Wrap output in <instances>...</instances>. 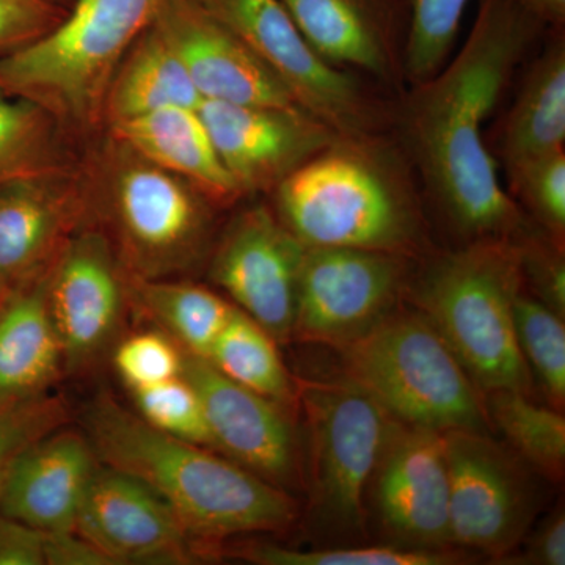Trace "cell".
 Listing matches in <instances>:
<instances>
[{
  "instance_id": "1",
  "label": "cell",
  "mask_w": 565,
  "mask_h": 565,
  "mask_svg": "<svg viewBox=\"0 0 565 565\" xmlns=\"http://www.w3.org/2000/svg\"><path fill=\"white\" fill-rule=\"evenodd\" d=\"M544 28L516 0H479L459 54L415 84L405 106V137L424 180L449 221L473 241L509 237L522 223L487 148L484 125Z\"/></svg>"
},
{
  "instance_id": "2",
  "label": "cell",
  "mask_w": 565,
  "mask_h": 565,
  "mask_svg": "<svg viewBox=\"0 0 565 565\" xmlns=\"http://www.w3.org/2000/svg\"><path fill=\"white\" fill-rule=\"evenodd\" d=\"M82 426L99 462L150 487L214 557L225 539L296 523L299 508L285 489L214 449L161 433L109 392L93 397Z\"/></svg>"
},
{
  "instance_id": "3",
  "label": "cell",
  "mask_w": 565,
  "mask_h": 565,
  "mask_svg": "<svg viewBox=\"0 0 565 565\" xmlns=\"http://www.w3.org/2000/svg\"><path fill=\"white\" fill-rule=\"evenodd\" d=\"M277 215L307 248H363L408 255L422 217L396 163L340 137L275 185Z\"/></svg>"
},
{
  "instance_id": "4",
  "label": "cell",
  "mask_w": 565,
  "mask_h": 565,
  "mask_svg": "<svg viewBox=\"0 0 565 565\" xmlns=\"http://www.w3.org/2000/svg\"><path fill=\"white\" fill-rule=\"evenodd\" d=\"M522 286L520 247L509 237L473 241L441 256L416 286L419 313L481 393L530 394L533 377L516 343L512 311Z\"/></svg>"
},
{
  "instance_id": "5",
  "label": "cell",
  "mask_w": 565,
  "mask_h": 565,
  "mask_svg": "<svg viewBox=\"0 0 565 565\" xmlns=\"http://www.w3.org/2000/svg\"><path fill=\"white\" fill-rule=\"evenodd\" d=\"M169 0H76L57 28L0 57V90L63 125L103 120L111 77Z\"/></svg>"
},
{
  "instance_id": "6",
  "label": "cell",
  "mask_w": 565,
  "mask_h": 565,
  "mask_svg": "<svg viewBox=\"0 0 565 565\" xmlns=\"http://www.w3.org/2000/svg\"><path fill=\"white\" fill-rule=\"evenodd\" d=\"M92 178L95 217L126 277L173 280L204 258L211 237V200L192 182L145 161L111 140Z\"/></svg>"
},
{
  "instance_id": "7",
  "label": "cell",
  "mask_w": 565,
  "mask_h": 565,
  "mask_svg": "<svg viewBox=\"0 0 565 565\" xmlns=\"http://www.w3.org/2000/svg\"><path fill=\"white\" fill-rule=\"evenodd\" d=\"M345 379L405 426L489 434L481 392L423 313L390 315L340 349Z\"/></svg>"
},
{
  "instance_id": "8",
  "label": "cell",
  "mask_w": 565,
  "mask_h": 565,
  "mask_svg": "<svg viewBox=\"0 0 565 565\" xmlns=\"http://www.w3.org/2000/svg\"><path fill=\"white\" fill-rule=\"evenodd\" d=\"M310 433V500L316 525L364 535V498L396 419L348 379L299 385Z\"/></svg>"
},
{
  "instance_id": "9",
  "label": "cell",
  "mask_w": 565,
  "mask_h": 565,
  "mask_svg": "<svg viewBox=\"0 0 565 565\" xmlns=\"http://www.w3.org/2000/svg\"><path fill=\"white\" fill-rule=\"evenodd\" d=\"M280 77L297 104L341 137H364L373 110L351 74L323 61L281 0H195Z\"/></svg>"
},
{
  "instance_id": "10",
  "label": "cell",
  "mask_w": 565,
  "mask_h": 565,
  "mask_svg": "<svg viewBox=\"0 0 565 565\" xmlns=\"http://www.w3.org/2000/svg\"><path fill=\"white\" fill-rule=\"evenodd\" d=\"M407 277L404 255L363 248L305 250L292 338L343 349L394 313Z\"/></svg>"
},
{
  "instance_id": "11",
  "label": "cell",
  "mask_w": 565,
  "mask_h": 565,
  "mask_svg": "<svg viewBox=\"0 0 565 565\" xmlns=\"http://www.w3.org/2000/svg\"><path fill=\"white\" fill-rule=\"evenodd\" d=\"M452 546L503 557L525 537L534 493L522 465L489 434L445 433Z\"/></svg>"
},
{
  "instance_id": "12",
  "label": "cell",
  "mask_w": 565,
  "mask_h": 565,
  "mask_svg": "<svg viewBox=\"0 0 565 565\" xmlns=\"http://www.w3.org/2000/svg\"><path fill=\"white\" fill-rule=\"evenodd\" d=\"M47 299L65 374L92 373L120 340L129 307L125 273L106 233L87 226L71 237L52 264Z\"/></svg>"
},
{
  "instance_id": "13",
  "label": "cell",
  "mask_w": 565,
  "mask_h": 565,
  "mask_svg": "<svg viewBox=\"0 0 565 565\" xmlns=\"http://www.w3.org/2000/svg\"><path fill=\"white\" fill-rule=\"evenodd\" d=\"M307 247L266 206L241 212L212 255L210 275L277 343L292 338L297 282Z\"/></svg>"
},
{
  "instance_id": "14",
  "label": "cell",
  "mask_w": 565,
  "mask_h": 565,
  "mask_svg": "<svg viewBox=\"0 0 565 565\" xmlns=\"http://www.w3.org/2000/svg\"><path fill=\"white\" fill-rule=\"evenodd\" d=\"M74 531L114 565H180L214 557L150 487L102 462L82 501Z\"/></svg>"
},
{
  "instance_id": "15",
  "label": "cell",
  "mask_w": 565,
  "mask_h": 565,
  "mask_svg": "<svg viewBox=\"0 0 565 565\" xmlns=\"http://www.w3.org/2000/svg\"><path fill=\"white\" fill-rule=\"evenodd\" d=\"M371 482L375 514L393 545L451 550L445 433L396 423Z\"/></svg>"
},
{
  "instance_id": "16",
  "label": "cell",
  "mask_w": 565,
  "mask_h": 565,
  "mask_svg": "<svg viewBox=\"0 0 565 565\" xmlns=\"http://www.w3.org/2000/svg\"><path fill=\"white\" fill-rule=\"evenodd\" d=\"M93 218L92 178L73 169L0 185V288L9 292L46 273Z\"/></svg>"
},
{
  "instance_id": "17",
  "label": "cell",
  "mask_w": 565,
  "mask_h": 565,
  "mask_svg": "<svg viewBox=\"0 0 565 565\" xmlns=\"http://www.w3.org/2000/svg\"><path fill=\"white\" fill-rule=\"evenodd\" d=\"M182 375L199 393L215 451L281 489L296 482L299 445L289 408L188 351Z\"/></svg>"
},
{
  "instance_id": "18",
  "label": "cell",
  "mask_w": 565,
  "mask_h": 565,
  "mask_svg": "<svg viewBox=\"0 0 565 565\" xmlns=\"http://www.w3.org/2000/svg\"><path fill=\"white\" fill-rule=\"evenodd\" d=\"M199 114L243 195L275 188L341 137L303 109L202 102Z\"/></svg>"
},
{
  "instance_id": "19",
  "label": "cell",
  "mask_w": 565,
  "mask_h": 565,
  "mask_svg": "<svg viewBox=\"0 0 565 565\" xmlns=\"http://www.w3.org/2000/svg\"><path fill=\"white\" fill-rule=\"evenodd\" d=\"M152 25L203 102L302 109L280 77L195 0H169Z\"/></svg>"
},
{
  "instance_id": "20",
  "label": "cell",
  "mask_w": 565,
  "mask_h": 565,
  "mask_svg": "<svg viewBox=\"0 0 565 565\" xmlns=\"http://www.w3.org/2000/svg\"><path fill=\"white\" fill-rule=\"evenodd\" d=\"M98 465L87 435L61 427L10 465L0 481V512L41 533L74 531Z\"/></svg>"
},
{
  "instance_id": "21",
  "label": "cell",
  "mask_w": 565,
  "mask_h": 565,
  "mask_svg": "<svg viewBox=\"0 0 565 565\" xmlns=\"http://www.w3.org/2000/svg\"><path fill=\"white\" fill-rule=\"evenodd\" d=\"M316 52L382 81L396 73V47L408 28V0H281ZM405 44V43H404Z\"/></svg>"
},
{
  "instance_id": "22",
  "label": "cell",
  "mask_w": 565,
  "mask_h": 565,
  "mask_svg": "<svg viewBox=\"0 0 565 565\" xmlns=\"http://www.w3.org/2000/svg\"><path fill=\"white\" fill-rule=\"evenodd\" d=\"M109 132L145 161L192 182L212 203L243 195L218 158L199 107H167L109 122Z\"/></svg>"
},
{
  "instance_id": "23",
  "label": "cell",
  "mask_w": 565,
  "mask_h": 565,
  "mask_svg": "<svg viewBox=\"0 0 565 565\" xmlns=\"http://www.w3.org/2000/svg\"><path fill=\"white\" fill-rule=\"evenodd\" d=\"M51 267L0 300V399L50 393L65 374L47 299Z\"/></svg>"
},
{
  "instance_id": "24",
  "label": "cell",
  "mask_w": 565,
  "mask_h": 565,
  "mask_svg": "<svg viewBox=\"0 0 565 565\" xmlns=\"http://www.w3.org/2000/svg\"><path fill=\"white\" fill-rule=\"evenodd\" d=\"M565 43L556 40L535 58L501 132L509 177L527 163L565 151Z\"/></svg>"
},
{
  "instance_id": "25",
  "label": "cell",
  "mask_w": 565,
  "mask_h": 565,
  "mask_svg": "<svg viewBox=\"0 0 565 565\" xmlns=\"http://www.w3.org/2000/svg\"><path fill=\"white\" fill-rule=\"evenodd\" d=\"M202 102L177 52L151 24L115 71L103 120H126L167 107H199Z\"/></svg>"
},
{
  "instance_id": "26",
  "label": "cell",
  "mask_w": 565,
  "mask_h": 565,
  "mask_svg": "<svg viewBox=\"0 0 565 565\" xmlns=\"http://www.w3.org/2000/svg\"><path fill=\"white\" fill-rule=\"evenodd\" d=\"M125 278L129 307L154 322L184 351L204 359L237 310L217 292L193 282Z\"/></svg>"
},
{
  "instance_id": "27",
  "label": "cell",
  "mask_w": 565,
  "mask_h": 565,
  "mask_svg": "<svg viewBox=\"0 0 565 565\" xmlns=\"http://www.w3.org/2000/svg\"><path fill=\"white\" fill-rule=\"evenodd\" d=\"M63 128L39 104L0 90V185L71 169Z\"/></svg>"
},
{
  "instance_id": "28",
  "label": "cell",
  "mask_w": 565,
  "mask_h": 565,
  "mask_svg": "<svg viewBox=\"0 0 565 565\" xmlns=\"http://www.w3.org/2000/svg\"><path fill=\"white\" fill-rule=\"evenodd\" d=\"M277 344L273 334L237 308L207 360L237 384L291 411L299 385L286 370Z\"/></svg>"
},
{
  "instance_id": "29",
  "label": "cell",
  "mask_w": 565,
  "mask_h": 565,
  "mask_svg": "<svg viewBox=\"0 0 565 565\" xmlns=\"http://www.w3.org/2000/svg\"><path fill=\"white\" fill-rule=\"evenodd\" d=\"M489 422L504 435L520 459L533 465L545 478L561 481L565 465V419L557 408L531 401L515 390L487 393Z\"/></svg>"
},
{
  "instance_id": "30",
  "label": "cell",
  "mask_w": 565,
  "mask_h": 565,
  "mask_svg": "<svg viewBox=\"0 0 565 565\" xmlns=\"http://www.w3.org/2000/svg\"><path fill=\"white\" fill-rule=\"evenodd\" d=\"M514 327L516 343L531 377L541 384L553 407L565 401V327L564 318L526 291L515 294Z\"/></svg>"
},
{
  "instance_id": "31",
  "label": "cell",
  "mask_w": 565,
  "mask_h": 565,
  "mask_svg": "<svg viewBox=\"0 0 565 565\" xmlns=\"http://www.w3.org/2000/svg\"><path fill=\"white\" fill-rule=\"evenodd\" d=\"M470 0H408L404 71L414 84L445 65Z\"/></svg>"
},
{
  "instance_id": "32",
  "label": "cell",
  "mask_w": 565,
  "mask_h": 565,
  "mask_svg": "<svg viewBox=\"0 0 565 565\" xmlns=\"http://www.w3.org/2000/svg\"><path fill=\"white\" fill-rule=\"evenodd\" d=\"M232 556L262 565H448L462 559L451 550H418L399 545L303 552L274 544H250L232 553Z\"/></svg>"
},
{
  "instance_id": "33",
  "label": "cell",
  "mask_w": 565,
  "mask_h": 565,
  "mask_svg": "<svg viewBox=\"0 0 565 565\" xmlns=\"http://www.w3.org/2000/svg\"><path fill=\"white\" fill-rule=\"evenodd\" d=\"M137 414L156 429L214 449V440L199 393L184 375L131 390Z\"/></svg>"
},
{
  "instance_id": "34",
  "label": "cell",
  "mask_w": 565,
  "mask_h": 565,
  "mask_svg": "<svg viewBox=\"0 0 565 565\" xmlns=\"http://www.w3.org/2000/svg\"><path fill=\"white\" fill-rule=\"evenodd\" d=\"M68 401L52 392L25 399H0V481L29 446L68 426Z\"/></svg>"
},
{
  "instance_id": "35",
  "label": "cell",
  "mask_w": 565,
  "mask_h": 565,
  "mask_svg": "<svg viewBox=\"0 0 565 565\" xmlns=\"http://www.w3.org/2000/svg\"><path fill=\"white\" fill-rule=\"evenodd\" d=\"M110 356L115 373L129 392L178 377L184 366V349L159 329L118 340Z\"/></svg>"
},
{
  "instance_id": "36",
  "label": "cell",
  "mask_w": 565,
  "mask_h": 565,
  "mask_svg": "<svg viewBox=\"0 0 565 565\" xmlns=\"http://www.w3.org/2000/svg\"><path fill=\"white\" fill-rule=\"evenodd\" d=\"M523 202L535 217L552 232L555 239H563L565 232V151L527 163L511 174Z\"/></svg>"
},
{
  "instance_id": "37",
  "label": "cell",
  "mask_w": 565,
  "mask_h": 565,
  "mask_svg": "<svg viewBox=\"0 0 565 565\" xmlns=\"http://www.w3.org/2000/svg\"><path fill=\"white\" fill-rule=\"evenodd\" d=\"M66 11L55 0H0V57L46 35Z\"/></svg>"
},
{
  "instance_id": "38",
  "label": "cell",
  "mask_w": 565,
  "mask_h": 565,
  "mask_svg": "<svg viewBox=\"0 0 565 565\" xmlns=\"http://www.w3.org/2000/svg\"><path fill=\"white\" fill-rule=\"evenodd\" d=\"M520 269H522L523 286L530 288L535 299L555 310L557 315L565 313V263L559 243L548 245L534 243L519 245Z\"/></svg>"
},
{
  "instance_id": "39",
  "label": "cell",
  "mask_w": 565,
  "mask_h": 565,
  "mask_svg": "<svg viewBox=\"0 0 565 565\" xmlns=\"http://www.w3.org/2000/svg\"><path fill=\"white\" fill-rule=\"evenodd\" d=\"M0 565H46L44 533L0 512Z\"/></svg>"
},
{
  "instance_id": "40",
  "label": "cell",
  "mask_w": 565,
  "mask_h": 565,
  "mask_svg": "<svg viewBox=\"0 0 565 565\" xmlns=\"http://www.w3.org/2000/svg\"><path fill=\"white\" fill-rule=\"evenodd\" d=\"M44 564L114 565L102 550L76 531L44 533Z\"/></svg>"
},
{
  "instance_id": "41",
  "label": "cell",
  "mask_w": 565,
  "mask_h": 565,
  "mask_svg": "<svg viewBox=\"0 0 565 565\" xmlns=\"http://www.w3.org/2000/svg\"><path fill=\"white\" fill-rule=\"evenodd\" d=\"M527 563L541 565L565 564V515L564 509L557 508L537 527L527 546Z\"/></svg>"
},
{
  "instance_id": "42",
  "label": "cell",
  "mask_w": 565,
  "mask_h": 565,
  "mask_svg": "<svg viewBox=\"0 0 565 565\" xmlns=\"http://www.w3.org/2000/svg\"><path fill=\"white\" fill-rule=\"evenodd\" d=\"M541 24L550 28L564 29L565 0H516Z\"/></svg>"
},
{
  "instance_id": "43",
  "label": "cell",
  "mask_w": 565,
  "mask_h": 565,
  "mask_svg": "<svg viewBox=\"0 0 565 565\" xmlns=\"http://www.w3.org/2000/svg\"><path fill=\"white\" fill-rule=\"evenodd\" d=\"M55 2L61 3V6L66 7V9H70L76 0H55Z\"/></svg>"
},
{
  "instance_id": "44",
  "label": "cell",
  "mask_w": 565,
  "mask_h": 565,
  "mask_svg": "<svg viewBox=\"0 0 565 565\" xmlns=\"http://www.w3.org/2000/svg\"><path fill=\"white\" fill-rule=\"evenodd\" d=\"M6 294H7V292H6V291H3V289H2V288H0V300H2V299H3V296H6Z\"/></svg>"
}]
</instances>
